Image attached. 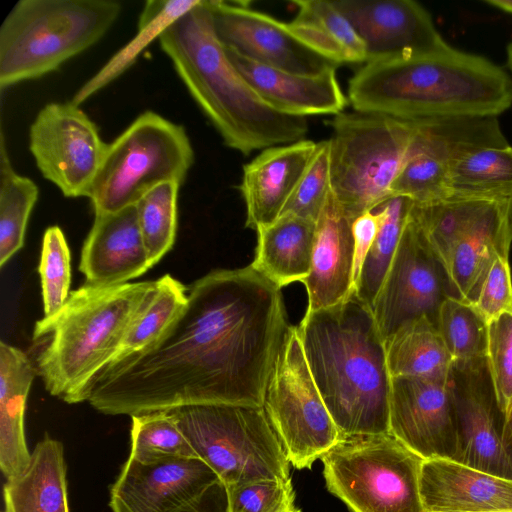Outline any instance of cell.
<instances>
[{
    "mask_svg": "<svg viewBox=\"0 0 512 512\" xmlns=\"http://www.w3.org/2000/svg\"><path fill=\"white\" fill-rule=\"evenodd\" d=\"M269 350L260 310L215 270L192 283L185 307L155 342L99 373L87 401L131 417L195 405L262 407Z\"/></svg>",
    "mask_w": 512,
    "mask_h": 512,
    "instance_id": "6da1fadb",
    "label": "cell"
},
{
    "mask_svg": "<svg viewBox=\"0 0 512 512\" xmlns=\"http://www.w3.org/2000/svg\"><path fill=\"white\" fill-rule=\"evenodd\" d=\"M355 111L393 118L494 116L512 105L510 75L491 60L453 47L368 60L348 84Z\"/></svg>",
    "mask_w": 512,
    "mask_h": 512,
    "instance_id": "7a4b0ae2",
    "label": "cell"
},
{
    "mask_svg": "<svg viewBox=\"0 0 512 512\" xmlns=\"http://www.w3.org/2000/svg\"><path fill=\"white\" fill-rule=\"evenodd\" d=\"M324 403L343 437L389 432L391 376L372 309L353 292L297 326Z\"/></svg>",
    "mask_w": 512,
    "mask_h": 512,
    "instance_id": "3957f363",
    "label": "cell"
},
{
    "mask_svg": "<svg viewBox=\"0 0 512 512\" xmlns=\"http://www.w3.org/2000/svg\"><path fill=\"white\" fill-rule=\"evenodd\" d=\"M162 51L203 114L229 148L244 155L304 140L305 117L267 104L233 65L213 27L207 0L168 27Z\"/></svg>",
    "mask_w": 512,
    "mask_h": 512,
    "instance_id": "277c9868",
    "label": "cell"
},
{
    "mask_svg": "<svg viewBox=\"0 0 512 512\" xmlns=\"http://www.w3.org/2000/svg\"><path fill=\"white\" fill-rule=\"evenodd\" d=\"M154 281L95 286L70 293L53 316L35 323V358L46 390L68 404L87 401L93 381L112 361Z\"/></svg>",
    "mask_w": 512,
    "mask_h": 512,
    "instance_id": "5b68a950",
    "label": "cell"
},
{
    "mask_svg": "<svg viewBox=\"0 0 512 512\" xmlns=\"http://www.w3.org/2000/svg\"><path fill=\"white\" fill-rule=\"evenodd\" d=\"M114 0H20L0 27V88L37 79L96 44L118 19Z\"/></svg>",
    "mask_w": 512,
    "mask_h": 512,
    "instance_id": "8992f818",
    "label": "cell"
},
{
    "mask_svg": "<svg viewBox=\"0 0 512 512\" xmlns=\"http://www.w3.org/2000/svg\"><path fill=\"white\" fill-rule=\"evenodd\" d=\"M331 191L349 219L393 197L415 121L368 112H342L330 121Z\"/></svg>",
    "mask_w": 512,
    "mask_h": 512,
    "instance_id": "52a82bcc",
    "label": "cell"
},
{
    "mask_svg": "<svg viewBox=\"0 0 512 512\" xmlns=\"http://www.w3.org/2000/svg\"><path fill=\"white\" fill-rule=\"evenodd\" d=\"M198 458L225 487L290 479V462L263 407L195 405L170 410Z\"/></svg>",
    "mask_w": 512,
    "mask_h": 512,
    "instance_id": "ba28073f",
    "label": "cell"
},
{
    "mask_svg": "<svg viewBox=\"0 0 512 512\" xmlns=\"http://www.w3.org/2000/svg\"><path fill=\"white\" fill-rule=\"evenodd\" d=\"M194 162L182 125L153 112L141 113L107 145L89 199L95 214L120 211L154 187L181 185Z\"/></svg>",
    "mask_w": 512,
    "mask_h": 512,
    "instance_id": "9c48e42d",
    "label": "cell"
},
{
    "mask_svg": "<svg viewBox=\"0 0 512 512\" xmlns=\"http://www.w3.org/2000/svg\"><path fill=\"white\" fill-rule=\"evenodd\" d=\"M320 459L327 489L351 512H427L424 459L391 433L345 436Z\"/></svg>",
    "mask_w": 512,
    "mask_h": 512,
    "instance_id": "30bf717a",
    "label": "cell"
},
{
    "mask_svg": "<svg viewBox=\"0 0 512 512\" xmlns=\"http://www.w3.org/2000/svg\"><path fill=\"white\" fill-rule=\"evenodd\" d=\"M416 219L463 301L474 304L499 257H509L512 200L444 199L420 204Z\"/></svg>",
    "mask_w": 512,
    "mask_h": 512,
    "instance_id": "8fae6325",
    "label": "cell"
},
{
    "mask_svg": "<svg viewBox=\"0 0 512 512\" xmlns=\"http://www.w3.org/2000/svg\"><path fill=\"white\" fill-rule=\"evenodd\" d=\"M262 407L296 469L311 468L343 438L311 374L297 326L287 329Z\"/></svg>",
    "mask_w": 512,
    "mask_h": 512,
    "instance_id": "7c38bea8",
    "label": "cell"
},
{
    "mask_svg": "<svg viewBox=\"0 0 512 512\" xmlns=\"http://www.w3.org/2000/svg\"><path fill=\"white\" fill-rule=\"evenodd\" d=\"M449 298L462 299L446 266L409 214L372 308L383 340L421 317L437 325L440 307Z\"/></svg>",
    "mask_w": 512,
    "mask_h": 512,
    "instance_id": "4fadbf2b",
    "label": "cell"
},
{
    "mask_svg": "<svg viewBox=\"0 0 512 512\" xmlns=\"http://www.w3.org/2000/svg\"><path fill=\"white\" fill-rule=\"evenodd\" d=\"M507 145L498 117L417 120L406 159L392 185V195L416 203L444 200L446 178L457 160L478 148Z\"/></svg>",
    "mask_w": 512,
    "mask_h": 512,
    "instance_id": "5bb4252c",
    "label": "cell"
},
{
    "mask_svg": "<svg viewBox=\"0 0 512 512\" xmlns=\"http://www.w3.org/2000/svg\"><path fill=\"white\" fill-rule=\"evenodd\" d=\"M107 143L79 105L53 102L29 129V150L42 176L66 197H89Z\"/></svg>",
    "mask_w": 512,
    "mask_h": 512,
    "instance_id": "9a60e30c",
    "label": "cell"
},
{
    "mask_svg": "<svg viewBox=\"0 0 512 512\" xmlns=\"http://www.w3.org/2000/svg\"><path fill=\"white\" fill-rule=\"evenodd\" d=\"M447 383L457 428L453 460L512 479V452L503 439L499 408L487 356L453 360Z\"/></svg>",
    "mask_w": 512,
    "mask_h": 512,
    "instance_id": "2e32d148",
    "label": "cell"
},
{
    "mask_svg": "<svg viewBox=\"0 0 512 512\" xmlns=\"http://www.w3.org/2000/svg\"><path fill=\"white\" fill-rule=\"evenodd\" d=\"M219 41L244 57L283 71L316 75L338 65L299 41L285 22L246 2L207 0Z\"/></svg>",
    "mask_w": 512,
    "mask_h": 512,
    "instance_id": "e0dca14e",
    "label": "cell"
},
{
    "mask_svg": "<svg viewBox=\"0 0 512 512\" xmlns=\"http://www.w3.org/2000/svg\"><path fill=\"white\" fill-rule=\"evenodd\" d=\"M219 480L200 458L140 462L128 457L110 488L112 512H179Z\"/></svg>",
    "mask_w": 512,
    "mask_h": 512,
    "instance_id": "ac0fdd59",
    "label": "cell"
},
{
    "mask_svg": "<svg viewBox=\"0 0 512 512\" xmlns=\"http://www.w3.org/2000/svg\"><path fill=\"white\" fill-rule=\"evenodd\" d=\"M389 432L423 459H452L457 428L447 381L392 377Z\"/></svg>",
    "mask_w": 512,
    "mask_h": 512,
    "instance_id": "d6986e66",
    "label": "cell"
},
{
    "mask_svg": "<svg viewBox=\"0 0 512 512\" xmlns=\"http://www.w3.org/2000/svg\"><path fill=\"white\" fill-rule=\"evenodd\" d=\"M363 41L367 61L438 52L450 47L431 14L413 0H336Z\"/></svg>",
    "mask_w": 512,
    "mask_h": 512,
    "instance_id": "ffe728a7",
    "label": "cell"
},
{
    "mask_svg": "<svg viewBox=\"0 0 512 512\" xmlns=\"http://www.w3.org/2000/svg\"><path fill=\"white\" fill-rule=\"evenodd\" d=\"M150 268L135 205L113 213L95 214L79 264L85 283L124 284Z\"/></svg>",
    "mask_w": 512,
    "mask_h": 512,
    "instance_id": "44dd1931",
    "label": "cell"
},
{
    "mask_svg": "<svg viewBox=\"0 0 512 512\" xmlns=\"http://www.w3.org/2000/svg\"><path fill=\"white\" fill-rule=\"evenodd\" d=\"M352 223L330 190L316 221L311 269L303 282L306 311L334 306L354 292Z\"/></svg>",
    "mask_w": 512,
    "mask_h": 512,
    "instance_id": "7402d4cb",
    "label": "cell"
},
{
    "mask_svg": "<svg viewBox=\"0 0 512 512\" xmlns=\"http://www.w3.org/2000/svg\"><path fill=\"white\" fill-rule=\"evenodd\" d=\"M225 47V46H224ZM228 57L258 95L274 109L288 115H338L347 98L331 68L316 75L295 74L250 60L225 47Z\"/></svg>",
    "mask_w": 512,
    "mask_h": 512,
    "instance_id": "603a6c76",
    "label": "cell"
},
{
    "mask_svg": "<svg viewBox=\"0 0 512 512\" xmlns=\"http://www.w3.org/2000/svg\"><path fill=\"white\" fill-rule=\"evenodd\" d=\"M317 142L304 139L261 150L243 166L239 190L246 205V226L274 222L303 175Z\"/></svg>",
    "mask_w": 512,
    "mask_h": 512,
    "instance_id": "cb8c5ba5",
    "label": "cell"
},
{
    "mask_svg": "<svg viewBox=\"0 0 512 512\" xmlns=\"http://www.w3.org/2000/svg\"><path fill=\"white\" fill-rule=\"evenodd\" d=\"M420 495L427 512L507 511L512 510V479L451 458L424 459Z\"/></svg>",
    "mask_w": 512,
    "mask_h": 512,
    "instance_id": "d4e9b609",
    "label": "cell"
},
{
    "mask_svg": "<svg viewBox=\"0 0 512 512\" xmlns=\"http://www.w3.org/2000/svg\"><path fill=\"white\" fill-rule=\"evenodd\" d=\"M37 374L35 364L23 351L0 342V468L6 480L20 475L31 460L24 418Z\"/></svg>",
    "mask_w": 512,
    "mask_h": 512,
    "instance_id": "484cf974",
    "label": "cell"
},
{
    "mask_svg": "<svg viewBox=\"0 0 512 512\" xmlns=\"http://www.w3.org/2000/svg\"><path fill=\"white\" fill-rule=\"evenodd\" d=\"M63 444L48 436L36 444L28 467L6 480L3 512H70Z\"/></svg>",
    "mask_w": 512,
    "mask_h": 512,
    "instance_id": "4316f807",
    "label": "cell"
},
{
    "mask_svg": "<svg viewBox=\"0 0 512 512\" xmlns=\"http://www.w3.org/2000/svg\"><path fill=\"white\" fill-rule=\"evenodd\" d=\"M315 229L316 222L289 214L259 227L250 265L280 289L304 282L311 269Z\"/></svg>",
    "mask_w": 512,
    "mask_h": 512,
    "instance_id": "83f0119b",
    "label": "cell"
},
{
    "mask_svg": "<svg viewBox=\"0 0 512 512\" xmlns=\"http://www.w3.org/2000/svg\"><path fill=\"white\" fill-rule=\"evenodd\" d=\"M297 14L286 23L305 46L336 65L365 63L366 48L348 19L333 1H295Z\"/></svg>",
    "mask_w": 512,
    "mask_h": 512,
    "instance_id": "f1b7e54d",
    "label": "cell"
},
{
    "mask_svg": "<svg viewBox=\"0 0 512 512\" xmlns=\"http://www.w3.org/2000/svg\"><path fill=\"white\" fill-rule=\"evenodd\" d=\"M392 377L447 381L453 362L436 324L426 317L407 323L385 341Z\"/></svg>",
    "mask_w": 512,
    "mask_h": 512,
    "instance_id": "f546056e",
    "label": "cell"
},
{
    "mask_svg": "<svg viewBox=\"0 0 512 512\" xmlns=\"http://www.w3.org/2000/svg\"><path fill=\"white\" fill-rule=\"evenodd\" d=\"M200 2L201 0L147 1L140 14L137 34L78 89L71 101L80 106L122 75L154 40H159L168 27Z\"/></svg>",
    "mask_w": 512,
    "mask_h": 512,
    "instance_id": "4dcf8cb0",
    "label": "cell"
},
{
    "mask_svg": "<svg viewBox=\"0 0 512 512\" xmlns=\"http://www.w3.org/2000/svg\"><path fill=\"white\" fill-rule=\"evenodd\" d=\"M446 199L512 200V146L478 148L451 167Z\"/></svg>",
    "mask_w": 512,
    "mask_h": 512,
    "instance_id": "1f68e13d",
    "label": "cell"
},
{
    "mask_svg": "<svg viewBox=\"0 0 512 512\" xmlns=\"http://www.w3.org/2000/svg\"><path fill=\"white\" fill-rule=\"evenodd\" d=\"M412 205L407 197L393 196L375 209L381 217L379 230L354 289L371 309L395 257Z\"/></svg>",
    "mask_w": 512,
    "mask_h": 512,
    "instance_id": "d6a6232c",
    "label": "cell"
},
{
    "mask_svg": "<svg viewBox=\"0 0 512 512\" xmlns=\"http://www.w3.org/2000/svg\"><path fill=\"white\" fill-rule=\"evenodd\" d=\"M33 180L13 168L4 134L0 142V267L2 268L24 244L27 223L38 199Z\"/></svg>",
    "mask_w": 512,
    "mask_h": 512,
    "instance_id": "836d02e7",
    "label": "cell"
},
{
    "mask_svg": "<svg viewBox=\"0 0 512 512\" xmlns=\"http://www.w3.org/2000/svg\"><path fill=\"white\" fill-rule=\"evenodd\" d=\"M187 295L188 288L170 274L157 279L153 291L130 325L109 364L155 342L183 310Z\"/></svg>",
    "mask_w": 512,
    "mask_h": 512,
    "instance_id": "e575fe53",
    "label": "cell"
},
{
    "mask_svg": "<svg viewBox=\"0 0 512 512\" xmlns=\"http://www.w3.org/2000/svg\"><path fill=\"white\" fill-rule=\"evenodd\" d=\"M129 457L140 462L170 458H198L179 428L172 411H155L132 416Z\"/></svg>",
    "mask_w": 512,
    "mask_h": 512,
    "instance_id": "d590c367",
    "label": "cell"
},
{
    "mask_svg": "<svg viewBox=\"0 0 512 512\" xmlns=\"http://www.w3.org/2000/svg\"><path fill=\"white\" fill-rule=\"evenodd\" d=\"M179 186L175 182L160 184L147 192L135 205L151 267L158 263L174 244Z\"/></svg>",
    "mask_w": 512,
    "mask_h": 512,
    "instance_id": "8d00e7d4",
    "label": "cell"
},
{
    "mask_svg": "<svg viewBox=\"0 0 512 512\" xmlns=\"http://www.w3.org/2000/svg\"><path fill=\"white\" fill-rule=\"evenodd\" d=\"M437 327L453 360L487 356L488 323L472 304L457 298L445 300Z\"/></svg>",
    "mask_w": 512,
    "mask_h": 512,
    "instance_id": "74e56055",
    "label": "cell"
},
{
    "mask_svg": "<svg viewBox=\"0 0 512 512\" xmlns=\"http://www.w3.org/2000/svg\"><path fill=\"white\" fill-rule=\"evenodd\" d=\"M38 272L44 317H51L64 306L70 295V250L58 226H51L44 233Z\"/></svg>",
    "mask_w": 512,
    "mask_h": 512,
    "instance_id": "f35d334b",
    "label": "cell"
},
{
    "mask_svg": "<svg viewBox=\"0 0 512 512\" xmlns=\"http://www.w3.org/2000/svg\"><path fill=\"white\" fill-rule=\"evenodd\" d=\"M330 190V143L324 140L317 142L314 155L280 216L289 214L316 222Z\"/></svg>",
    "mask_w": 512,
    "mask_h": 512,
    "instance_id": "ab89813d",
    "label": "cell"
},
{
    "mask_svg": "<svg viewBox=\"0 0 512 512\" xmlns=\"http://www.w3.org/2000/svg\"><path fill=\"white\" fill-rule=\"evenodd\" d=\"M226 492L228 512H289L296 508L291 478L232 485Z\"/></svg>",
    "mask_w": 512,
    "mask_h": 512,
    "instance_id": "60d3db41",
    "label": "cell"
},
{
    "mask_svg": "<svg viewBox=\"0 0 512 512\" xmlns=\"http://www.w3.org/2000/svg\"><path fill=\"white\" fill-rule=\"evenodd\" d=\"M487 359L499 408L505 417L512 407V312L488 323Z\"/></svg>",
    "mask_w": 512,
    "mask_h": 512,
    "instance_id": "b9f144b4",
    "label": "cell"
},
{
    "mask_svg": "<svg viewBox=\"0 0 512 512\" xmlns=\"http://www.w3.org/2000/svg\"><path fill=\"white\" fill-rule=\"evenodd\" d=\"M473 306L487 323L504 313L512 312L509 257H499L493 263Z\"/></svg>",
    "mask_w": 512,
    "mask_h": 512,
    "instance_id": "7bdbcfd3",
    "label": "cell"
},
{
    "mask_svg": "<svg viewBox=\"0 0 512 512\" xmlns=\"http://www.w3.org/2000/svg\"><path fill=\"white\" fill-rule=\"evenodd\" d=\"M381 222L378 211H368L352 223L354 238V289L364 260L376 238Z\"/></svg>",
    "mask_w": 512,
    "mask_h": 512,
    "instance_id": "ee69618b",
    "label": "cell"
},
{
    "mask_svg": "<svg viewBox=\"0 0 512 512\" xmlns=\"http://www.w3.org/2000/svg\"><path fill=\"white\" fill-rule=\"evenodd\" d=\"M179 512H228L225 485L221 481H218L198 500Z\"/></svg>",
    "mask_w": 512,
    "mask_h": 512,
    "instance_id": "f6af8a7d",
    "label": "cell"
},
{
    "mask_svg": "<svg viewBox=\"0 0 512 512\" xmlns=\"http://www.w3.org/2000/svg\"><path fill=\"white\" fill-rule=\"evenodd\" d=\"M503 439L509 450L512 452V407L504 420Z\"/></svg>",
    "mask_w": 512,
    "mask_h": 512,
    "instance_id": "bcb514c9",
    "label": "cell"
},
{
    "mask_svg": "<svg viewBox=\"0 0 512 512\" xmlns=\"http://www.w3.org/2000/svg\"><path fill=\"white\" fill-rule=\"evenodd\" d=\"M483 2L498 10L512 14V0H484Z\"/></svg>",
    "mask_w": 512,
    "mask_h": 512,
    "instance_id": "7dc6e473",
    "label": "cell"
},
{
    "mask_svg": "<svg viewBox=\"0 0 512 512\" xmlns=\"http://www.w3.org/2000/svg\"><path fill=\"white\" fill-rule=\"evenodd\" d=\"M506 58H507V67L510 72V78L512 82V42H510L506 47Z\"/></svg>",
    "mask_w": 512,
    "mask_h": 512,
    "instance_id": "c3c4849f",
    "label": "cell"
},
{
    "mask_svg": "<svg viewBox=\"0 0 512 512\" xmlns=\"http://www.w3.org/2000/svg\"><path fill=\"white\" fill-rule=\"evenodd\" d=\"M289 512H301V510H300L299 508H297V507H296L295 509H293V510H291V511H289Z\"/></svg>",
    "mask_w": 512,
    "mask_h": 512,
    "instance_id": "681fc988",
    "label": "cell"
},
{
    "mask_svg": "<svg viewBox=\"0 0 512 512\" xmlns=\"http://www.w3.org/2000/svg\"><path fill=\"white\" fill-rule=\"evenodd\" d=\"M500 512H512V510H507V511H500Z\"/></svg>",
    "mask_w": 512,
    "mask_h": 512,
    "instance_id": "f907efd6",
    "label": "cell"
}]
</instances>
